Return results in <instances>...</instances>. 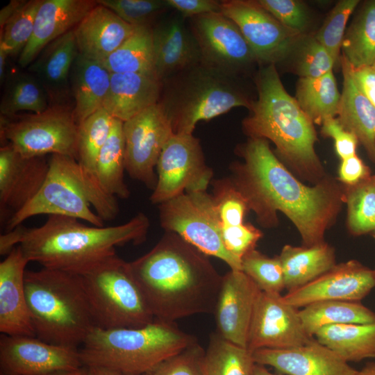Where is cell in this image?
<instances>
[{
  "label": "cell",
  "instance_id": "obj_1",
  "mask_svg": "<svg viewBox=\"0 0 375 375\" xmlns=\"http://www.w3.org/2000/svg\"><path fill=\"white\" fill-rule=\"evenodd\" d=\"M242 163L235 167L233 184L264 227L277 225L283 212L296 226L302 246L324 242L346 202L344 185L326 176L313 186L300 181L277 158L264 138H249L240 148Z\"/></svg>",
  "mask_w": 375,
  "mask_h": 375
},
{
  "label": "cell",
  "instance_id": "obj_2",
  "mask_svg": "<svg viewBox=\"0 0 375 375\" xmlns=\"http://www.w3.org/2000/svg\"><path fill=\"white\" fill-rule=\"evenodd\" d=\"M128 264L155 319L174 322L214 313L222 276L178 235L166 232L149 252Z\"/></svg>",
  "mask_w": 375,
  "mask_h": 375
},
{
  "label": "cell",
  "instance_id": "obj_3",
  "mask_svg": "<svg viewBox=\"0 0 375 375\" xmlns=\"http://www.w3.org/2000/svg\"><path fill=\"white\" fill-rule=\"evenodd\" d=\"M78 220L49 215L38 227L19 225L1 235L0 254L6 256L19 245L29 262L81 276L116 256V247L142 242L149 228L142 212L111 226H88Z\"/></svg>",
  "mask_w": 375,
  "mask_h": 375
},
{
  "label": "cell",
  "instance_id": "obj_4",
  "mask_svg": "<svg viewBox=\"0 0 375 375\" xmlns=\"http://www.w3.org/2000/svg\"><path fill=\"white\" fill-rule=\"evenodd\" d=\"M257 98L242 121L249 138L272 141L278 157L301 178L316 184L326 176L315 150L313 122L285 89L276 66L259 68L255 76Z\"/></svg>",
  "mask_w": 375,
  "mask_h": 375
},
{
  "label": "cell",
  "instance_id": "obj_5",
  "mask_svg": "<svg viewBox=\"0 0 375 375\" xmlns=\"http://www.w3.org/2000/svg\"><path fill=\"white\" fill-rule=\"evenodd\" d=\"M25 290L35 337L79 349L96 326L81 276L44 267L26 270Z\"/></svg>",
  "mask_w": 375,
  "mask_h": 375
},
{
  "label": "cell",
  "instance_id": "obj_6",
  "mask_svg": "<svg viewBox=\"0 0 375 375\" xmlns=\"http://www.w3.org/2000/svg\"><path fill=\"white\" fill-rule=\"evenodd\" d=\"M197 342L194 336L174 322L155 319L140 327L94 326L78 351L85 367H105L124 375H142Z\"/></svg>",
  "mask_w": 375,
  "mask_h": 375
},
{
  "label": "cell",
  "instance_id": "obj_7",
  "mask_svg": "<svg viewBox=\"0 0 375 375\" xmlns=\"http://www.w3.org/2000/svg\"><path fill=\"white\" fill-rule=\"evenodd\" d=\"M241 78L202 63L162 82L158 103L174 134H192L200 121L210 120L236 107L250 109L251 99Z\"/></svg>",
  "mask_w": 375,
  "mask_h": 375
},
{
  "label": "cell",
  "instance_id": "obj_8",
  "mask_svg": "<svg viewBox=\"0 0 375 375\" xmlns=\"http://www.w3.org/2000/svg\"><path fill=\"white\" fill-rule=\"evenodd\" d=\"M81 277L96 326L134 328L155 319L128 262L117 255Z\"/></svg>",
  "mask_w": 375,
  "mask_h": 375
},
{
  "label": "cell",
  "instance_id": "obj_9",
  "mask_svg": "<svg viewBox=\"0 0 375 375\" xmlns=\"http://www.w3.org/2000/svg\"><path fill=\"white\" fill-rule=\"evenodd\" d=\"M1 141L24 157L62 155L77 160L78 124L73 109L51 104L40 113L1 115Z\"/></svg>",
  "mask_w": 375,
  "mask_h": 375
},
{
  "label": "cell",
  "instance_id": "obj_10",
  "mask_svg": "<svg viewBox=\"0 0 375 375\" xmlns=\"http://www.w3.org/2000/svg\"><path fill=\"white\" fill-rule=\"evenodd\" d=\"M159 218L166 232L178 235L203 254L223 260L231 269L242 271V260L224 247L217 206L206 191L184 192L159 204Z\"/></svg>",
  "mask_w": 375,
  "mask_h": 375
},
{
  "label": "cell",
  "instance_id": "obj_11",
  "mask_svg": "<svg viewBox=\"0 0 375 375\" xmlns=\"http://www.w3.org/2000/svg\"><path fill=\"white\" fill-rule=\"evenodd\" d=\"M200 49L203 65L242 78L258 64L238 25L222 12L188 19Z\"/></svg>",
  "mask_w": 375,
  "mask_h": 375
},
{
  "label": "cell",
  "instance_id": "obj_12",
  "mask_svg": "<svg viewBox=\"0 0 375 375\" xmlns=\"http://www.w3.org/2000/svg\"><path fill=\"white\" fill-rule=\"evenodd\" d=\"M156 171L157 183L150 197L154 204L184 192L206 191L212 176L193 134L174 133L161 151Z\"/></svg>",
  "mask_w": 375,
  "mask_h": 375
},
{
  "label": "cell",
  "instance_id": "obj_13",
  "mask_svg": "<svg viewBox=\"0 0 375 375\" xmlns=\"http://www.w3.org/2000/svg\"><path fill=\"white\" fill-rule=\"evenodd\" d=\"M221 12L232 19L260 67L287 59L304 36L283 26L257 1H221Z\"/></svg>",
  "mask_w": 375,
  "mask_h": 375
},
{
  "label": "cell",
  "instance_id": "obj_14",
  "mask_svg": "<svg viewBox=\"0 0 375 375\" xmlns=\"http://www.w3.org/2000/svg\"><path fill=\"white\" fill-rule=\"evenodd\" d=\"M123 133L126 171L153 190L160 155L174 134L168 118L158 103L124 122Z\"/></svg>",
  "mask_w": 375,
  "mask_h": 375
},
{
  "label": "cell",
  "instance_id": "obj_15",
  "mask_svg": "<svg viewBox=\"0 0 375 375\" xmlns=\"http://www.w3.org/2000/svg\"><path fill=\"white\" fill-rule=\"evenodd\" d=\"M79 349L51 344L37 337L0 336V375H44L83 367Z\"/></svg>",
  "mask_w": 375,
  "mask_h": 375
},
{
  "label": "cell",
  "instance_id": "obj_16",
  "mask_svg": "<svg viewBox=\"0 0 375 375\" xmlns=\"http://www.w3.org/2000/svg\"><path fill=\"white\" fill-rule=\"evenodd\" d=\"M309 336L298 308L287 303L281 294L260 292L253 312L247 348L289 349L306 344Z\"/></svg>",
  "mask_w": 375,
  "mask_h": 375
},
{
  "label": "cell",
  "instance_id": "obj_17",
  "mask_svg": "<svg viewBox=\"0 0 375 375\" xmlns=\"http://www.w3.org/2000/svg\"><path fill=\"white\" fill-rule=\"evenodd\" d=\"M374 287V269L351 260L336 264L312 282L288 292L283 299L297 308L321 301H360Z\"/></svg>",
  "mask_w": 375,
  "mask_h": 375
},
{
  "label": "cell",
  "instance_id": "obj_18",
  "mask_svg": "<svg viewBox=\"0 0 375 375\" xmlns=\"http://www.w3.org/2000/svg\"><path fill=\"white\" fill-rule=\"evenodd\" d=\"M40 215L70 217L86 221L92 226H104L103 220L92 210L82 192L50 164L49 174L40 190L30 202L8 219L6 231Z\"/></svg>",
  "mask_w": 375,
  "mask_h": 375
},
{
  "label": "cell",
  "instance_id": "obj_19",
  "mask_svg": "<svg viewBox=\"0 0 375 375\" xmlns=\"http://www.w3.org/2000/svg\"><path fill=\"white\" fill-rule=\"evenodd\" d=\"M261 290L242 271L231 269L222 276L214 315L217 333L247 348L251 321Z\"/></svg>",
  "mask_w": 375,
  "mask_h": 375
},
{
  "label": "cell",
  "instance_id": "obj_20",
  "mask_svg": "<svg viewBox=\"0 0 375 375\" xmlns=\"http://www.w3.org/2000/svg\"><path fill=\"white\" fill-rule=\"evenodd\" d=\"M151 36L156 76L160 81L201 62L198 42L188 19L178 12L154 24Z\"/></svg>",
  "mask_w": 375,
  "mask_h": 375
},
{
  "label": "cell",
  "instance_id": "obj_21",
  "mask_svg": "<svg viewBox=\"0 0 375 375\" xmlns=\"http://www.w3.org/2000/svg\"><path fill=\"white\" fill-rule=\"evenodd\" d=\"M49 172V159L46 156L24 157L10 144L3 143L0 149L1 211L9 209L12 215L24 207L39 192Z\"/></svg>",
  "mask_w": 375,
  "mask_h": 375
},
{
  "label": "cell",
  "instance_id": "obj_22",
  "mask_svg": "<svg viewBox=\"0 0 375 375\" xmlns=\"http://www.w3.org/2000/svg\"><path fill=\"white\" fill-rule=\"evenodd\" d=\"M256 364L271 366L286 375H354L357 370L315 338L289 349H260L253 351Z\"/></svg>",
  "mask_w": 375,
  "mask_h": 375
},
{
  "label": "cell",
  "instance_id": "obj_23",
  "mask_svg": "<svg viewBox=\"0 0 375 375\" xmlns=\"http://www.w3.org/2000/svg\"><path fill=\"white\" fill-rule=\"evenodd\" d=\"M28 262L18 245L0 263V332L2 334L35 337L25 290Z\"/></svg>",
  "mask_w": 375,
  "mask_h": 375
},
{
  "label": "cell",
  "instance_id": "obj_24",
  "mask_svg": "<svg viewBox=\"0 0 375 375\" xmlns=\"http://www.w3.org/2000/svg\"><path fill=\"white\" fill-rule=\"evenodd\" d=\"M97 4L92 0H42L33 35L18 57L19 65L28 67L45 46L73 30Z\"/></svg>",
  "mask_w": 375,
  "mask_h": 375
},
{
  "label": "cell",
  "instance_id": "obj_25",
  "mask_svg": "<svg viewBox=\"0 0 375 375\" xmlns=\"http://www.w3.org/2000/svg\"><path fill=\"white\" fill-rule=\"evenodd\" d=\"M135 29L136 27L124 21L111 10L97 3L73 31L79 54L101 62Z\"/></svg>",
  "mask_w": 375,
  "mask_h": 375
},
{
  "label": "cell",
  "instance_id": "obj_26",
  "mask_svg": "<svg viewBox=\"0 0 375 375\" xmlns=\"http://www.w3.org/2000/svg\"><path fill=\"white\" fill-rule=\"evenodd\" d=\"M73 30L44 47L28 69L45 90L51 104H65L73 63L78 55Z\"/></svg>",
  "mask_w": 375,
  "mask_h": 375
},
{
  "label": "cell",
  "instance_id": "obj_27",
  "mask_svg": "<svg viewBox=\"0 0 375 375\" xmlns=\"http://www.w3.org/2000/svg\"><path fill=\"white\" fill-rule=\"evenodd\" d=\"M161 90L162 82L156 76L140 73H111L103 108L113 118L124 122L157 104Z\"/></svg>",
  "mask_w": 375,
  "mask_h": 375
},
{
  "label": "cell",
  "instance_id": "obj_28",
  "mask_svg": "<svg viewBox=\"0 0 375 375\" xmlns=\"http://www.w3.org/2000/svg\"><path fill=\"white\" fill-rule=\"evenodd\" d=\"M343 87L337 115L342 127L353 133L375 163V107L356 84L352 67L344 56L340 58Z\"/></svg>",
  "mask_w": 375,
  "mask_h": 375
},
{
  "label": "cell",
  "instance_id": "obj_29",
  "mask_svg": "<svg viewBox=\"0 0 375 375\" xmlns=\"http://www.w3.org/2000/svg\"><path fill=\"white\" fill-rule=\"evenodd\" d=\"M111 73L101 62L78 53L70 72L69 84L74 99L73 114L79 125L103 108L110 83Z\"/></svg>",
  "mask_w": 375,
  "mask_h": 375
},
{
  "label": "cell",
  "instance_id": "obj_30",
  "mask_svg": "<svg viewBox=\"0 0 375 375\" xmlns=\"http://www.w3.org/2000/svg\"><path fill=\"white\" fill-rule=\"evenodd\" d=\"M278 257L288 292L307 285L336 265L334 249L325 242L308 247L286 244Z\"/></svg>",
  "mask_w": 375,
  "mask_h": 375
},
{
  "label": "cell",
  "instance_id": "obj_31",
  "mask_svg": "<svg viewBox=\"0 0 375 375\" xmlns=\"http://www.w3.org/2000/svg\"><path fill=\"white\" fill-rule=\"evenodd\" d=\"M314 338L347 362L375 358V322L328 325Z\"/></svg>",
  "mask_w": 375,
  "mask_h": 375
},
{
  "label": "cell",
  "instance_id": "obj_32",
  "mask_svg": "<svg viewBox=\"0 0 375 375\" xmlns=\"http://www.w3.org/2000/svg\"><path fill=\"white\" fill-rule=\"evenodd\" d=\"M299 314L304 330L310 337L328 325L375 322V312L360 301H317L303 307Z\"/></svg>",
  "mask_w": 375,
  "mask_h": 375
},
{
  "label": "cell",
  "instance_id": "obj_33",
  "mask_svg": "<svg viewBox=\"0 0 375 375\" xmlns=\"http://www.w3.org/2000/svg\"><path fill=\"white\" fill-rule=\"evenodd\" d=\"M123 124L122 121L113 119L110 134L98 157L97 178L106 194L126 199L130 192L124 180L126 169Z\"/></svg>",
  "mask_w": 375,
  "mask_h": 375
},
{
  "label": "cell",
  "instance_id": "obj_34",
  "mask_svg": "<svg viewBox=\"0 0 375 375\" xmlns=\"http://www.w3.org/2000/svg\"><path fill=\"white\" fill-rule=\"evenodd\" d=\"M341 93L333 71L317 78H299L296 86V100L315 124L322 125L338 114Z\"/></svg>",
  "mask_w": 375,
  "mask_h": 375
},
{
  "label": "cell",
  "instance_id": "obj_35",
  "mask_svg": "<svg viewBox=\"0 0 375 375\" xmlns=\"http://www.w3.org/2000/svg\"><path fill=\"white\" fill-rule=\"evenodd\" d=\"M342 56L353 68L373 66L375 62V0L362 3L342 45Z\"/></svg>",
  "mask_w": 375,
  "mask_h": 375
},
{
  "label": "cell",
  "instance_id": "obj_36",
  "mask_svg": "<svg viewBox=\"0 0 375 375\" xmlns=\"http://www.w3.org/2000/svg\"><path fill=\"white\" fill-rule=\"evenodd\" d=\"M101 62L110 73H140L156 77L151 28L136 27L134 33Z\"/></svg>",
  "mask_w": 375,
  "mask_h": 375
},
{
  "label": "cell",
  "instance_id": "obj_37",
  "mask_svg": "<svg viewBox=\"0 0 375 375\" xmlns=\"http://www.w3.org/2000/svg\"><path fill=\"white\" fill-rule=\"evenodd\" d=\"M3 84L1 115L12 116L22 111L40 113L50 106L45 90L29 72L7 75Z\"/></svg>",
  "mask_w": 375,
  "mask_h": 375
},
{
  "label": "cell",
  "instance_id": "obj_38",
  "mask_svg": "<svg viewBox=\"0 0 375 375\" xmlns=\"http://www.w3.org/2000/svg\"><path fill=\"white\" fill-rule=\"evenodd\" d=\"M253 352L211 333L203 361V375H251Z\"/></svg>",
  "mask_w": 375,
  "mask_h": 375
},
{
  "label": "cell",
  "instance_id": "obj_39",
  "mask_svg": "<svg viewBox=\"0 0 375 375\" xmlns=\"http://www.w3.org/2000/svg\"><path fill=\"white\" fill-rule=\"evenodd\" d=\"M113 119L101 108L78 125L76 161L83 174L97 183L98 157L110 134Z\"/></svg>",
  "mask_w": 375,
  "mask_h": 375
},
{
  "label": "cell",
  "instance_id": "obj_40",
  "mask_svg": "<svg viewBox=\"0 0 375 375\" xmlns=\"http://www.w3.org/2000/svg\"><path fill=\"white\" fill-rule=\"evenodd\" d=\"M49 164L76 186L103 221L112 220L117 216L119 208L116 198L106 194L98 183L86 177L76 159L54 154L51 156Z\"/></svg>",
  "mask_w": 375,
  "mask_h": 375
},
{
  "label": "cell",
  "instance_id": "obj_41",
  "mask_svg": "<svg viewBox=\"0 0 375 375\" xmlns=\"http://www.w3.org/2000/svg\"><path fill=\"white\" fill-rule=\"evenodd\" d=\"M347 226L353 235L375 230V174L353 185H344Z\"/></svg>",
  "mask_w": 375,
  "mask_h": 375
},
{
  "label": "cell",
  "instance_id": "obj_42",
  "mask_svg": "<svg viewBox=\"0 0 375 375\" xmlns=\"http://www.w3.org/2000/svg\"><path fill=\"white\" fill-rule=\"evenodd\" d=\"M41 3L42 0L26 1L1 30L0 48L9 56L19 57L30 40Z\"/></svg>",
  "mask_w": 375,
  "mask_h": 375
},
{
  "label": "cell",
  "instance_id": "obj_43",
  "mask_svg": "<svg viewBox=\"0 0 375 375\" xmlns=\"http://www.w3.org/2000/svg\"><path fill=\"white\" fill-rule=\"evenodd\" d=\"M242 271L262 292L281 294L285 289L278 256L269 258L253 249L243 256Z\"/></svg>",
  "mask_w": 375,
  "mask_h": 375
},
{
  "label": "cell",
  "instance_id": "obj_44",
  "mask_svg": "<svg viewBox=\"0 0 375 375\" xmlns=\"http://www.w3.org/2000/svg\"><path fill=\"white\" fill-rule=\"evenodd\" d=\"M360 2L359 0L339 1L329 12L322 26L314 35L328 51L335 64L340 58V53L347 22Z\"/></svg>",
  "mask_w": 375,
  "mask_h": 375
},
{
  "label": "cell",
  "instance_id": "obj_45",
  "mask_svg": "<svg viewBox=\"0 0 375 375\" xmlns=\"http://www.w3.org/2000/svg\"><path fill=\"white\" fill-rule=\"evenodd\" d=\"M294 55V72L299 78H317L333 71L335 61L314 36L305 35L292 53Z\"/></svg>",
  "mask_w": 375,
  "mask_h": 375
},
{
  "label": "cell",
  "instance_id": "obj_46",
  "mask_svg": "<svg viewBox=\"0 0 375 375\" xmlns=\"http://www.w3.org/2000/svg\"><path fill=\"white\" fill-rule=\"evenodd\" d=\"M128 24L152 27L154 22L170 10L166 0H97Z\"/></svg>",
  "mask_w": 375,
  "mask_h": 375
},
{
  "label": "cell",
  "instance_id": "obj_47",
  "mask_svg": "<svg viewBox=\"0 0 375 375\" xmlns=\"http://www.w3.org/2000/svg\"><path fill=\"white\" fill-rule=\"evenodd\" d=\"M204 354L205 349L197 342L142 375H203Z\"/></svg>",
  "mask_w": 375,
  "mask_h": 375
},
{
  "label": "cell",
  "instance_id": "obj_48",
  "mask_svg": "<svg viewBox=\"0 0 375 375\" xmlns=\"http://www.w3.org/2000/svg\"><path fill=\"white\" fill-rule=\"evenodd\" d=\"M213 199L222 228L234 227L244 224V218L249 207L246 200L232 182L219 183Z\"/></svg>",
  "mask_w": 375,
  "mask_h": 375
},
{
  "label": "cell",
  "instance_id": "obj_49",
  "mask_svg": "<svg viewBox=\"0 0 375 375\" xmlns=\"http://www.w3.org/2000/svg\"><path fill=\"white\" fill-rule=\"evenodd\" d=\"M258 3L287 28L306 35L310 17L308 8L298 0H258Z\"/></svg>",
  "mask_w": 375,
  "mask_h": 375
},
{
  "label": "cell",
  "instance_id": "obj_50",
  "mask_svg": "<svg viewBox=\"0 0 375 375\" xmlns=\"http://www.w3.org/2000/svg\"><path fill=\"white\" fill-rule=\"evenodd\" d=\"M222 237L227 251L238 259L255 249L261 238V232L250 224H241L234 227L222 228Z\"/></svg>",
  "mask_w": 375,
  "mask_h": 375
},
{
  "label": "cell",
  "instance_id": "obj_51",
  "mask_svg": "<svg viewBox=\"0 0 375 375\" xmlns=\"http://www.w3.org/2000/svg\"><path fill=\"white\" fill-rule=\"evenodd\" d=\"M321 133L334 140L336 153L342 159L356 155L359 141L351 132L345 130L338 118L329 117L322 124Z\"/></svg>",
  "mask_w": 375,
  "mask_h": 375
},
{
  "label": "cell",
  "instance_id": "obj_52",
  "mask_svg": "<svg viewBox=\"0 0 375 375\" xmlns=\"http://www.w3.org/2000/svg\"><path fill=\"white\" fill-rule=\"evenodd\" d=\"M170 9L190 18L203 14L221 12V1L216 0H166Z\"/></svg>",
  "mask_w": 375,
  "mask_h": 375
},
{
  "label": "cell",
  "instance_id": "obj_53",
  "mask_svg": "<svg viewBox=\"0 0 375 375\" xmlns=\"http://www.w3.org/2000/svg\"><path fill=\"white\" fill-rule=\"evenodd\" d=\"M338 175L339 180L344 183V185H353L372 174L369 167L356 154L342 160Z\"/></svg>",
  "mask_w": 375,
  "mask_h": 375
},
{
  "label": "cell",
  "instance_id": "obj_54",
  "mask_svg": "<svg viewBox=\"0 0 375 375\" xmlns=\"http://www.w3.org/2000/svg\"><path fill=\"white\" fill-rule=\"evenodd\" d=\"M352 72L358 88L375 107V67L374 66L352 67Z\"/></svg>",
  "mask_w": 375,
  "mask_h": 375
},
{
  "label": "cell",
  "instance_id": "obj_55",
  "mask_svg": "<svg viewBox=\"0 0 375 375\" xmlns=\"http://www.w3.org/2000/svg\"><path fill=\"white\" fill-rule=\"evenodd\" d=\"M26 1L11 0L0 11V28L4 27L8 21L24 5Z\"/></svg>",
  "mask_w": 375,
  "mask_h": 375
},
{
  "label": "cell",
  "instance_id": "obj_56",
  "mask_svg": "<svg viewBox=\"0 0 375 375\" xmlns=\"http://www.w3.org/2000/svg\"><path fill=\"white\" fill-rule=\"evenodd\" d=\"M85 375H124L117 370L100 366L86 367Z\"/></svg>",
  "mask_w": 375,
  "mask_h": 375
},
{
  "label": "cell",
  "instance_id": "obj_57",
  "mask_svg": "<svg viewBox=\"0 0 375 375\" xmlns=\"http://www.w3.org/2000/svg\"><path fill=\"white\" fill-rule=\"evenodd\" d=\"M8 57L9 56L7 53V52L2 48H0V82H1V85H2V83L3 84L5 79L7 76L6 65H7V59Z\"/></svg>",
  "mask_w": 375,
  "mask_h": 375
},
{
  "label": "cell",
  "instance_id": "obj_58",
  "mask_svg": "<svg viewBox=\"0 0 375 375\" xmlns=\"http://www.w3.org/2000/svg\"><path fill=\"white\" fill-rule=\"evenodd\" d=\"M354 375H375V362H368Z\"/></svg>",
  "mask_w": 375,
  "mask_h": 375
},
{
  "label": "cell",
  "instance_id": "obj_59",
  "mask_svg": "<svg viewBox=\"0 0 375 375\" xmlns=\"http://www.w3.org/2000/svg\"><path fill=\"white\" fill-rule=\"evenodd\" d=\"M86 372V367L83 366L81 368L73 370V371H65V372H58L51 373L44 375H85Z\"/></svg>",
  "mask_w": 375,
  "mask_h": 375
},
{
  "label": "cell",
  "instance_id": "obj_60",
  "mask_svg": "<svg viewBox=\"0 0 375 375\" xmlns=\"http://www.w3.org/2000/svg\"><path fill=\"white\" fill-rule=\"evenodd\" d=\"M251 375H275L271 373L264 365L255 364Z\"/></svg>",
  "mask_w": 375,
  "mask_h": 375
},
{
  "label": "cell",
  "instance_id": "obj_61",
  "mask_svg": "<svg viewBox=\"0 0 375 375\" xmlns=\"http://www.w3.org/2000/svg\"><path fill=\"white\" fill-rule=\"evenodd\" d=\"M372 235H373L374 238H375V230H374V231L372 233Z\"/></svg>",
  "mask_w": 375,
  "mask_h": 375
},
{
  "label": "cell",
  "instance_id": "obj_62",
  "mask_svg": "<svg viewBox=\"0 0 375 375\" xmlns=\"http://www.w3.org/2000/svg\"><path fill=\"white\" fill-rule=\"evenodd\" d=\"M373 66H374V67H375V62H374V63Z\"/></svg>",
  "mask_w": 375,
  "mask_h": 375
},
{
  "label": "cell",
  "instance_id": "obj_63",
  "mask_svg": "<svg viewBox=\"0 0 375 375\" xmlns=\"http://www.w3.org/2000/svg\"><path fill=\"white\" fill-rule=\"evenodd\" d=\"M374 275H375V269H374Z\"/></svg>",
  "mask_w": 375,
  "mask_h": 375
}]
</instances>
